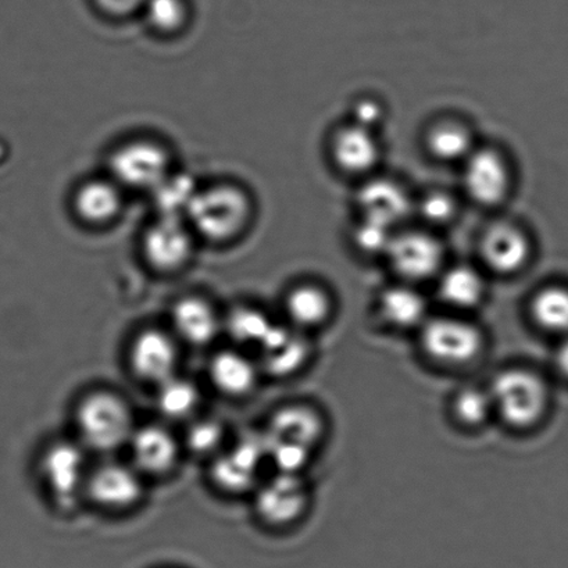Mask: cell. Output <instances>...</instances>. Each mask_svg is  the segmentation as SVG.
Masks as SVG:
<instances>
[{
  "label": "cell",
  "mask_w": 568,
  "mask_h": 568,
  "mask_svg": "<svg viewBox=\"0 0 568 568\" xmlns=\"http://www.w3.org/2000/svg\"><path fill=\"white\" fill-rule=\"evenodd\" d=\"M489 395L494 410L515 428L535 426L549 404L544 379L526 368H509L496 375Z\"/></svg>",
  "instance_id": "obj_1"
},
{
  "label": "cell",
  "mask_w": 568,
  "mask_h": 568,
  "mask_svg": "<svg viewBox=\"0 0 568 568\" xmlns=\"http://www.w3.org/2000/svg\"><path fill=\"white\" fill-rule=\"evenodd\" d=\"M194 229L211 241H227L245 229L251 201L241 187L217 185L197 191L186 211Z\"/></svg>",
  "instance_id": "obj_2"
},
{
  "label": "cell",
  "mask_w": 568,
  "mask_h": 568,
  "mask_svg": "<svg viewBox=\"0 0 568 568\" xmlns=\"http://www.w3.org/2000/svg\"><path fill=\"white\" fill-rule=\"evenodd\" d=\"M77 427L88 448L112 452L129 444L134 433L130 407L118 395H88L77 409Z\"/></svg>",
  "instance_id": "obj_3"
},
{
  "label": "cell",
  "mask_w": 568,
  "mask_h": 568,
  "mask_svg": "<svg viewBox=\"0 0 568 568\" xmlns=\"http://www.w3.org/2000/svg\"><path fill=\"white\" fill-rule=\"evenodd\" d=\"M422 346L433 361L465 366L483 351V334L476 325L456 317L429 318L422 325Z\"/></svg>",
  "instance_id": "obj_4"
},
{
  "label": "cell",
  "mask_w": 568,
  "mask_h": 568,
  "mask_svg": "<svg viewBox=\"0 0 568 568\" xmlns=\"http://www.w3.org/2000/svg\"><path fill=\"white\" fill-rule=\"evenodd\" d=\"M110 170L121 184L153 190L168 175L169 156L153 142H132L115 151Z\"/></svg>",
  "instance_id": "obj_5"
},
{
  "label": "cell",
  "mask_w": 568,
  "mask_h": 568,
  "mask_svg": "<svg viewBox=\"0 0 568 568\" xmlns=\"http://www.w3.org/2000/svg\"><path fill=\"white\" fill-rule=\"evenodd\" d=\"M387 255L395 272L410 281L433 277L438 272L444 257L439 242L424 233L394 236Z\"/></svg>",
  "instance_id": "obj_6"
},
{
  "label": "cell",
  "mask_w": 568,
  "mask_h": 568,
  "mask_svg": "<svg viewBox=\"0 0 568 568\" xmlns=\"http://www.w3.org/2000/svg\"><path fill=\"white\" fill-rule=\"evenodd\" d=\"M264 459H267V446L263 435L242 438L233 449L214 462V483L229 493H242L255 483Z\"/></svg>",
  "instance_id": "obj_7"
},
{
  "label": "cell",
  "mask_w": 568,
  "mask_h": 568,
  "mask_svg": "<svg viewBox=\"0 0 568 568\" xmlns=\"http://www.w3.org/2000/svg\"><path fill=\"white\" fill-rule=\"evenodd\" d=\"M307 489L300 474L278 473L258 489V516L272 526H285L305 511Z\"/></svg>",
  "instance_id": "obj_8"
},
{
  "label": "cell",
  "mask_w": 568,
  "mask_h": 568,
  "mask_svg": "<svg viewBox=\"0 0 568 568\" xmlns=\"http://www.w3.org/2000/svg\"><path fill=\"white\" fill-rule=\"evenodd\" d=\"M130 363L136 377L159 385L175 375L179 349L163 331L146 329L132 342Z\"/></svg>",
  "instance_id": "obj_9"
},
{
  "label": "cell",
  "mask_w": 568,
  "mask_h": 568,
  "mask_svg": "<svg viewBox=\"0 0 568 568\" xmlns=\"http://www.w3.org/2000/svg\"><path fill=\"white\" fill-rule=\"evenodd\" d=\"M148 262L162 272L185 266L192 255V236L180 217L162 216L143 240Z\"/></svg>",
  "instance_id": "obj_10"
},
{
  "label": "cell",
  "mask_w": 568,
  "mask_h": 568,
  "mask_svg": "<svg viewBox=\"0 0 568 568\" xmlns=\"http://www.w3.org/2000/svg\"><path fill=\"white\" fill-rule=\"evenodd\" d=\"M42 473L54 498L70 506L84 488L85 459L79 446L60 443L51 446L42 459Z\"/></svg>",
  "instance_id": "obj_11"
},
{
  "label": "cell",
  "mask_w": 568,
  "mask_h": 568,
  "mask_svg": "<svg viewBox=\"0 0 568 568\" xmlns=\"http://www.w3.org/2000/svg\"><path fill=\"white\" fill-rule=\"evenodd\" d=\"M465 184L468 194L483 205H496L509 191L510 175L498 153L483 149L466 159Z\"/></svg>",
  "instance_id": "obj_12"
},
{
  "label": "cell",
  "mask_w": 568,
  "mask_h": 568,
  "mask_svg": "<svg viewBox=\"0 0 568 568\" xmlns=\"http://www.w3.org/2000/svg\"><path fill=\"white\" fill-rule=\"evenodd\" d=\"M87 488L97 504L112 509L130 507L142 496V481L136 468L119 463L98 467L88 478Z\"/></svg>",
  "instance_id": "obj_13"
},
{
  "label": "cell",
  "mask_w": 568,
  "mask_h": 568,
  "mask_svg": "<svg viewBox=\"0 0 568 568\" xmlns=\"http://www.w3.org/2000/svg\"><path fill=\"white\" fill-rule=\"evenodd\" d=\"M262 367L275 377L294 374L306 363L308 342L301 329L274 324L258 346Z\"/></svg>",
  "instance_id": "obj_14"
},
{
  "label": "cell",
  "mask_w": 568,
  "mask_h": 568,
  "mask_svg": "<svg viewBox=\"0 0 568 568\" xmlns=\"http://www.w3.org/2000/svg\"><path fill=\"white\" fill-rule=\"evenodd\" d=\"M129 444L136 470L149 476L169 473L179 460L180 446L173 434L163 427L148 426L135 429Z\"/></svg>",
  "instance_id": "obj_15"
},
{
  "label": "cell",
  "mask_w": 568,
  "mask_h": 568,
  "mask_svg": "<svg viewBox=\"0 0 568 568\" xmlns=\"http://www.w3.org/2000/svg\"><path fill=\"white\" fill-rule=\"evenodd\" d=\"M483 256L489 268L499 274L521 270L529 257L527 236L510 224H498L484 236Z\"/></svg>",
  "instance_id": "obj_16"
},
{
  "label": "cell",
  "mask_w": 568,
  "mask_h": 568,
  "mask_svg": "<svg viewBox=\"0 0 568 568\" xmlns=\"http://www.w3.org/2000/svg\"><path fill=\"white\" fill-rule=\"evenodd\" d=\"M364 219L393 229L410 213L412 203L404 187L389 180L368 182L358 194Z\"/></svg>",
  "instance_id": "obj_17"
},
{
  "label": "cell",
  "mask_w": 568,
  "mask_h": 568,
  "mask_svg": "<svg viewBox=\"0 0 568 568\" xmlns=\"http://www.w3.org/2000/svg\"><path fill=\"white\" fill-rule=\"evenodd\" d=\"M324 432L322 417L305 406H290L277 412L264 434L273 443H288L313 449Z\"/></svg>",
  "instance_id": "obj_18"
},
{
  "label": "cell",
  "mask_w": 568,
  "mask_h": 568,
  "mask_svg": "<svg viewBox=\"0 0 568 568\" xmlns=\"http://www.w3.org/2000/svg\"><path fill=\"white\" fill-rule=\"evenodd\" d=\"M173 325L182 341L194 346H205L219 334V318L213 307L200 297H185L175 303Z\"/></svg>",
  "instance_id": "obj_19"
},
{
  "label": "cell",
  "mask_w": 568,
  "mask_h": 568,
  "mask_svg": "<svg viewBox=\"0 0 568 568\" xmlns=\"http://www.w3.org/2000/svg\"><path fill=\"white\" fill-rule=\"evenodd\" d=\"M334 156L341 169L366 173L378 162L379 145L372 130L353 124L336 134Z\"/></svg>",
  "instance_id": "obj_20"
},
{
  "label": "cell",
  "mask_w": 568,
  "mask_h": 568,
  "mask_svg": "<svg viewBox=\"0 0 568 568\" xmlns=\"http://www.w3.org/2000/svg\"><path fill=\"white\" fill-rule=\"evenodd\" d=\"M212 383L220 393L242 396L251 393L257 383V367L241 352L227 351L214 356L211 368Z\"/></svg>",
  "instance_id": "obj_21"
},
{
  "label": "cell",
  "mask_w": 568,
  "mask_h": 568,
  "mask_svg": "<svg viewBox=\"0 0 568 568\" xmlns=\"http://www.w3.org/2000/svg\"><path fill=\"white\" fill-rule=\"evenodd\" d=\"M439 295L457 311H471L484 300L485 283L476 270L457 266L448 270L440 278Z\"/></svg>",
  "instance_id": "obj_22"
},
{
  "label": "cell",
  "mask_w": 568,
  "mask_h": 568,
  "mask_svg": "<svg viewBox=\"0 0 568 568\" xmlns=\"http://www.w3.org/2000/svg\"><path fill=\"white\" fill-rule=\"evenodd\" d=\"M379 308L384 318L394 327L412 328L426 322L427 303L409 286H393L385 291Z\"/></svg>",
  "instance_id": "obj_23"
},
{
  "label": "cell",
  "mask_w": 568,
  "mask_h": 568,
  "mask_svg": "<svg viewBox=\"0 0 568 568\" xmlns=\"http://www.w3.org/2000/svg\"><path fill=\"white\" fill-rule=\"evenodd\" d=\"M292 327L305 329L317 327L328 318L331 300L324 290L316 285L297 286L285 303Z\"/></svg>",
  "instance_id": "obj_24"
},
{
  "label": "cell",
  "mask_w": 568,
  "mask_h": 568,
  "mask_svg": "<svg viewBox=\"0 0 568 568\" xmlns=\"http://www.w3.org/2000/svg\"><path fill=\"white\" fill-rule=\"evenodd\" d=\"M121 207L118 187L106 181L88 182L75 196V211L80 217L93 224L108 223Z\"/></svg>",
  "instance_id": "obj_25"
},
{
  "label": "cell",
  "mask_w": 568,
  "mask_h": 568,
  "mask_svg": "<svg viewBox=\"0 0 568 568\" xmlns=\"http://www.w3.org/2000/svg\"><path fill=\"white\" fill-rule=\"evenodd\" d=\"M531 316L538 327L548 333L568 336V288L550 285L535 294Z\"/></svg>",
  "instance_id": "obj_26"
},
{
  "label": "cell",
  "mask_w": 568,
  "mask_h": 568,
  "mask_svg": "<svg viewBox=\"0 0 568 568\" xmlns=\"http://www.w3.org/2000/svg\"><path fill=\"white\" fill-rule=\"evenodd\" d=\"M200 390L190 379L173 377L159 384L158 407L162 415L173 420L191 416L200 405Z\"/></svg>",
  "instance_id": "obj_27"
},
{
  "label": "cell",
  "mask_w": 568,
  "mask_h": 568,
  "mask_svg": "<svg viewBox=\"0 0 568 568\" xmlns=\"http://www.w3.org/2000/svg\"><path fill=\"white\" fill-rule=\"evenodd\" d=\"M152 191L162 216L169 217H180L181 213H186L197 192L190 176L169 174Z\"/></svg>",
  "instance_id": "obj_28"
},
{
  "label": "cell",
  "mask_w": 568,
  "mask_h": 568,
  "mask_svg": "<svg viewBox=\"0 0 568 568\" xmlns=\"http://www.w3.org/2000/svg\"><path fill=\"white\" fill-rule=\"evenodd\" d=\"M274 323L266 314L256 308L241 307L231 312L227 320V333L236 344L258 346L266 339Z\"/></svg>",
  "instance_id": "obj_29"
},
{
  "label": "cell",
  "mask_w": 568,
  "mask_h": 568,
  "mask_svg": "<svg viewBox=\"0 0 568 568\" xmlns=\"http://www.w3.org/2000/svg\"><path fill=\"white\" fill-rule=\"evenodd\" d=\"M471 135L465 126L456 123H443L429 132L428 148L435 158L456 162L467 159L471 151Z\"/></svg>",
  "instance_id": "obj_30"
},
{
  "label": "cell",
  "mask_w": 568,
  "mask_h": 568,
  "mask_svg": "<svg viewBox=\"0 0 568 568\" xmlns=\"http://www.w3.org/2000/svg\"><path fill=\"white\" fill-rule=\"evenodd\" d=\"M455 415L466 426H481L493 415L494 404L489 390L466 388L457 394L454 404Z\"/></svg>",
  "instance_id": "obj_31"
},
{
  "label": "cell",
  "mask_w": 568,
  "mask_h": 568,
  "mask_svg": "<svg viewBox=\"0 0 568 568\" xmlns=\"http://www.w3.org/2000/svg\"><path fill=\"white\" fill-rule=\"evenodd\" d=\"M143 9L148 20L159 31L179 30L186 18L184 0H146Z\"/></svg>",
  "instance_id": "obj_32"
},
{
  "label": "cell",
  "mask_w": 568,
  "mask_h": 568,
  "mask_svg": "<svg viewBox=\"0 0 568 568\" xmlns=\"http://www.w3.org/2000/svg\"><path fill=\"white\" fill-rule=\"evenodd\" d=\"M224 428L222 424L213 420H202L192 424L186 433V446L194 454L211 455L223 444Z\"/></svg>",
  "instance_id": "obj_33"
},
{
  "label": "cell",
  "mask_w": 568,
  "mask_h": 568,
  "mask_svg": "<svg viewBox=\"0 0 568 568\" xmlns=\"http://www.w3.org/2000/svg\"><path fill=\"white\" fill-rule=\"evenodd\" d=\"M393 229L382 223L373 222V220L363 219L357 225L355 239L361 250L368 253H387L393 241Z\"/></svg>",
  "instance_id": "obj_34"
},
{
  "label": "cell",
  "mask_w": 568,
  "mask_h": 568,
  "mask_svg": "<svg viewBox=\"0 0 568 568\" xmlns=\"http://www.w3.org/2000/svg\"><path fill=\"white\" fill-rule=\"evenodd\" d=\"M420 213L427 222L433 224L448 223L455 214V203L444 194H433L423 201Z\"/></svg>",
  "instance_id": "obj_35"
},
{
  "label": "cell",
  "mask_w": 568,
  "mask_h": 568,
  "mask_svg": "<svg viewBox=\"0 0 568 568\" xmlns=\"http://www.w3.org/2000/svg\"><path fill=\"white\" fill-rule=\"evenodd\" d=\"M355 124L374 130L383 121V109L373 101H362L355 108Z\"/></svg>",
  "instance_id": "obj_36"
},
{
  "label": "cell",
  "mask_w": 568,
  "mask_h": 568,
  "mask_svg": "<svg viewBox=\"0 0 568 568\" xmlns=\"http://www.w3.org/2000/svg\"><path fill=\"white\" fill-rule=\"evenodd\" d=\"M104 12L114 16H124L145 7L146 0H97Z\"/></svg>",
  "instance_id": "obj_37"
},
{
  "label": "cell",
  "mask_w": 568,
  "mask_h": 568,
  "mask_svg": "<svg viewBox=\"0 0 568 568\" xmlns=\"http://www.w3.org/2000/svg\"><path fill=\"white\" fill-rule=\"evenodd\" d=\"M555 362L557 372L568 379V336H565L559 349H557Z\"/></svg>",
  "instance_id": "obj_38"
}]
</instances>
